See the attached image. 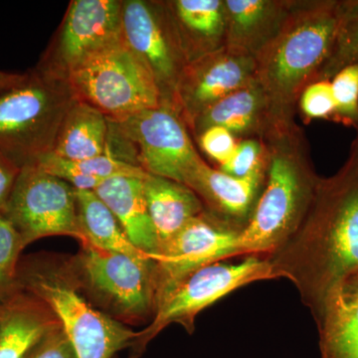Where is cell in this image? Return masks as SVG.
Wrapping results in <instances>:
<instances>
[{"label":"cell","mask_w":358,"mask_h":358,"mask_svg":"<svg viewBox=\"0 0 358 358\" xmlns=\"http://www.w3.org/2000/svg\"><path fill=\"white\" fill-rule=\"evenodd\" d=\"M241 229L210 212L193 218L155 257L160 301L195 271L240 257Z\"/></svg>","instance_id":"obj_13"},{"label":"cell","mask_w":358,"mask_h":358,"mask_svg":"<svg viewBox=\"0 0 358 358\" xmlns=\"http://www.w3.org/2000/svg\"><path fill=\"white\" fill-rule=\"evenodd\" d=\"M265 176L233 178L204 162L187 186L207 211L243 230L262 192Z\"/></svg>","instance_id":"obj_15"},{"label":"cell","mask_w":358,"mask_h":358,"mask_svg":"<svg viewBox=\"0 0 358 358\" xmlns=\"http://www.w3.org/2000/svg\"><path fill=\"white\" fill-rule=\"evenodd\" d=\"M200 148L219 166L230 159L237 147L235 136L221 127H211L197 136Z\"/></svg>","instance_id":"obj_31"},{"label":"cell","mask_w":358,"mask_h":358,"mask_svg":"<svg viewBox=\"0 0 358 358\" xmlns=\"http://www.w3.org/2000/svg\"><path fill=\"white\" fill-rule=\"evenodd\" d=\"M107 150L115 159L186 186L204 160L180 115L166 105L109 119Z\"/></svg>","instance_id":"obj_7"},{"label":"cell","mask_w":358,"mask_h":358,"mask_svg":"<svg viewBox=\"0 0 358 358\" xmlns=\"http://www.w3.org/2000/svg\"><path fill=\"white\" fill-rule=\"evenodd\" d=\"M68 81L78 100L93 106L108 119L162 105L152 73L122 37L87 59Z\"/></svg>","instance_id":"obj_8"},{"label":"cell","mask_w":358,"mask_h":358,"mask_svg":"<svg viewBox=\"0 0 358 358\" xmlns=\"http://www.w3.org/2000/svg\"><path fill=\"white\" fill-rule=\"evenodd\" d=\"M338 21L339 1H296L275 36L257 54L256 80L275 124L293 122L303 90L319 80L333 52Z\"/></svg>","instance_id":"obj_2"},{"label":"cell","mask_w":358,"mask_h":358,"mask_svg":"<svg viewBox=\"0 0 358 358\" xmlns=\"http://www.w3.org/2000/svg\"><path fill=\"white\" fill-rule=\"evenodd\" d=\"M71 262L82 292L100 312L127 327L150 324L159 298L155 258H134L85 243Z\"/></svg>","instance_id":"obj_6"},{"label":"cell","mask_w":358,"mask_h":358,"mask_svg":"<svg viewBox=\"0 0 358 358\" xmlns=\"http://www.w3.org/2000/svg\"><path fill=\"white\" fill-rule=\"evenodd\" d=\"M353 64H358V0H345L339 1L338 27L333 52L317 81H331L338 71Z\"/></svg>","instance_id":"obj_26"},{"label":"cell","mask_w":358,"mask_h":358,"mask_svg":"<svg viewBox=\"0 0 358 358\" xmlns=\"http://www.w3.org/2000/svg\"><path fill=\"white\" fill-rule=\"evenodd\" d=\"M18 282L20 289L43 301L57 317L77 358H115L136 338L138 331L92 305L69 255L41 252L21 257Z\"/></svg>","instance_id":"obj_4"},{"label":"cell","mask_w":358,"mask_h":358,"mask_svg":"<svg viewBox=\"0 0 358 358\" xmlns=\"http://www.w3.org/2000/svg\"><path fill=\"white\" fill-rule=\"evenodd\" d=\"M331 83L336 102L334 120L358 128V64L338 71Z\"/></svg>","instance_id":"obj_29"},{"label":"cell","mask_w":358,"mask_h":358,"mask_svg":"<svg viewBox=\"0 0 358 358\" xmlns=\"http://www.w3.org/2000/svg\"><path fill=\"white\" fill-rule=\"evenodd\" d=\"M26 358H77L62 327L49 331Z\"/></svg>","instance_id":"obj_32"},{"label":"cell","mask_w":358,"mask_h":358,"mask_svg":"<svg viewBox=\"0 0 358 358\" xmlns=\"http://www.w3.org/2000/svg\"><path fill=\"white\" fill-rule=\"evenodd\" d=\"M61 326L50 308L20 289L0 306V358H26L49 331Z\"/></svg>","instance_id":"obj_18"},{"label":"cell","mask_w":358,"mask_h":358,"mask_svg":"<svg viewBox=\"0 0 358 358\" xmlns=\"http://www.w3.org/2000/svg\"><path fill=\"white\" fill-rule=\"evenodd\" d=\"M68 80L34 68L0 87V150L20 167L53 150L76 100Z\"/></svg>","instance_id":"obj_5"},{"label":"cell","mask_w":358,"mask_h":358,"mask_svg":"<svg viewBox=\"0 0 358 358\" xmlns=\"http://www.w3.org/2000/svg\"><path fill=\"white\" fill-rule=\"evenodd\" d=\"M143 185L159 253L160 249L186 224L203 213L206 208L192 188L171 179L147 173L143 178Z\"/></svg>","instance_id":"obj_21"},{"label":"cell","mask_w":358,"mask_h":358,"mask_svg":"<svg viewBox=\"0 0 358 358\" xmlns=\"http://www.w3.org/2000/svg\"><path fill=\"white\" fill-rule=\"evenodd\" d=\"M274 279L293 282L317 320L327 300L358 273V136L345 166L320 178L305 220L281 249L266 257Z\"/></svg>","instance_id":"obj_1"},{"label":"cell","mask_w":358,"mask_h":358,"mask_svg":"<svg viewBox=\"0 0 358 358\" xmlns=\"http://www.w3.org/2000/svg\"><path fill=\"white\" fill-rule=\"evenodd\" d=\"M31 164L45 173L69 183L76 190H95L107 179L117 176L143 178L145 171L140 167L115 159L109 154L83 160H70L49 152L38 157Z\"/></svg>","instance_id":"obj_24"},{"label":"cell","mask_w":358,"mask_h":358,"mask_svg":"<svg viewBox=\"0 0 358 358\" xmlns=\"http://www.w3.org/2000/svg\"><path fill=\"white\" fill-rule=\"evenodd\" d=\"M299 105L308 120H334L336 102L331 81L320 80L308 85L299 99Z\"/></svg>","instance_id":"obj_30"},{"label":"cell","mask_w":358,"mask_h":358,"mask_svg":"<svg viewBox=\"0 0 358 358\" xmlns=\"http://www.w3.org/2000/svg\"><path fill=\"white\" fill-rule=\"evenodd\" d=\"M296 1L224 0L226 13L224 47L255 58L275 36Z\"/></svg>","instance_id":"obj_16"},{"label":"cell","mask_w":358,"mask_h":358,"mask_svg":"<svg viewBox=\"0 0 358 358\" xmlns=\"http://www.w3.org/2000/svg\"><path fill=\"white\" fill-rule=\"evenodd\" d=\"M122 39L152 73L162 105L173 109L176 86L188 60L166 2L122 1Z\"/></svg>","instance_id":"obj_11"},{"label":"cell","mask_w":358,"mask_h":358,"mask_svg":"<svg viewBox=\"0 0 358 358\" xmlns=\"http://www.w3.org/2000/svg\"><path fill=\"white\" fill-rule=\"evenodd\" d=\"M15 76L16 74H13V73H6L3 72V71H0V87L4 86V85L13 81Z\"/></svg>","instance_id":"obj_34"},{"label":"cell","mask_w":358,"mask_h":358,"mask_svg":"<svg viewBox=\"0 0 358 358\" xmlns=\"http://www.w3.org/2000/svg\"><path fill=\"white\" fill-rule=\"evenodd\" d=\"M255 80V58L222 47L185 66L174 93L173 109L189 129L208 108Z\"/></svg>","instance_id":"obj_14"},{"label":"cell","mask_w":358,"mask_h":358,"mask_svg":"<svg viewBox=\"0 0 358 358\" xmlns=\"http://www.w3.org/2000/svg\"><path fill=\"white\" fill-rule=\"evenodd\" d=\"M109 133V119L76 99L61 124L52 152L70 160L99 157L106 154Z\"/></svg>","instance_id":"obj_23"},{"label":"cell","mask_w":358,"mask_h":358,"mask_svg":"<svg viewBox=\"0 0 358 358\" xmlns=\"http://www.w3.org/2000/svg\"><path fill=\"white\" fill-rule=\"evenodd\" d=\"M115 358H119V357H115Z\"/></svg>","instance_id":"obj_35"},{"label":"cell","mask_w":358,"mask_h":358,"mask_svg":"<svg viewBox=\"0 0 358 358\" xmlns=\"http://www.w3.org/2000/svg\"><path fill=\"white\" fill-rule=\"evenodd\" d=\"M262 140L268 152L265 182L240 234L244 257H268L281 249L305 220L320 180L294 122L275 124Z\"/></svg>","instance_id":"obj_3"},{"label":"cell","mask_w":358,"mask_h":358,"mask_svg":"<svg viewBox=\"0 0 358 358\" xmlns=\"http://www.w3.org/2000/svg\"><path fill=\"white\" fill-rule=\"evenodd\" d=\"M315 322L322 358H358V273L329 296Z\"/></svg>","instance_id":"obj_22"},{"label":"cell","mask_w":358,"mask_h":358,"mask_svg":"<svg viewBox=\"0 0 358 358\" xmlns=\"http://www.w3.org/2000/svg\"><path fill=\"white\" fill-rule=\"evenodd\" d=\"M121 0H72L37 69L68 80L96 52L122 37Z\"/></svg>","instance_id":"obj_12"},{"label":"cell","mask_w":358,"mask_h":358,"mask_svg":"<svg viewBox=\"0 0 358 358\" xmlns=\"http://www.w3.org/2000/svg\"><path fill=\"white\" fill-rule=\"evenodd\" d=\"M25 247L45 237L68 236L87 243L79 216L76 189L35 164L21 167L20 176L1 212Z\"/></svg>","instance_id":"obj_10"},{"label":"cell","mask_w":358,"mask_h":358,"mask_svg":"<svg viewBox=\"0 0 358 358\" xmlns=\"http://www.w3.org/2000/svg\"><path fill=\"white\" fill-rule=\"evenodd\" d=\"M94 192L114 214L131 243L148 255L157 256L159 241L148 212L143 178H109Z\"/></svg>","instance_id":"obj_19"},{"label":"cell","mask_w":358,"mask_h":358,"mask_svg":"<svg viewBox=\"0 0 358 358\" xmlns=\"http://www.w3.org/2000/svg\"><path fill=\"white\" fill-rule=\"evenodd\" d=\"M76 199L87 243L134 258H154L131 243L114 214L93 190H76Z\"/></svg>","instance_id":"obj_25"},{"label":"cell","mask_w":358,"mask_h":358,"mask_svg":"<svg viewBox=\"0 0 358 358\" xmlns=\"http://www.w3.org/2000/svg\"><path fill=\"white\" fill-rule=\"evenodd\" d=\"M20 171L21 167L0 150V213L6 208Z\"/></svg>","instance_id":"obj_33"},{"label":"cell","mask_w":358,"mask_h":358,"mask_svg":"<svg viewBox=\"0 0 358 358\" xmlns=\"http://www.w3.org/2000/svg\"><path fill=\"white\" fill-rule=\"evenodd\" d=\"M267 164V147L262 138H244L237 143L230 159L219 166V171L233 178H245L266 174Z\"/></svg>","instance_id":"obj_28"},{"label":"cell","mask_w":358,"mask_h":358,"mask_svg":"<svg viewBox=\"0 0 358 358\" xmlns=\"http://www.w3.org/2000/svg\"><path fill=\"white\" fill-rule=\"evenodd\" d=\"M166 2L188 63L224 47L226 32L224 0Z\"/></svg>","instance_id":"obj_20"},{"label":"cell","mask_w":358,"mask_h":358,"mask_svg":"<svg viewBox=\"0 0 358 358\" xmlns=\"http://www.w3.org/2000/svg\"><path fill=\"white\" fill-rule=\"evenodd\" d=\"M274 279L266 257L245 256L238 263L217 262L195 271L160 301L150 324L138 331L131 345V357L145 352L148 343L166 327L178 324L192 334L199 313L251 282Z\"/></svg>","instance_id":"obj_9"},{"label":"cell","mask_w":358,"mask_h":358,"mask_svg":"<svg viewBox=\"0 0 358 358\" xmlns=\"http://www.w3.org/2000/svg\"><path fill=\"white\" fill-rule=\"evenodd\" d=\"M275 126L267 96L257 80L214 103L193 122L195 136L211 127H221L233 136L262 138Z\"/></svg>","instance_id":"obj_17"},{"label":"cell","mask_w":358,"mask_h":358,"mask_svg":"<svg viewBox=\"0 0 358 358\" xmlns=\"http://www.w3.org/2000/svg\"><path fill=\"white\" fill-rule=\"evenodd\" d=\"M25 248L13 224L0 213V306L20 292L18 265Z\"/></svg>","instance_id":"obj_27"}]
</instances>
